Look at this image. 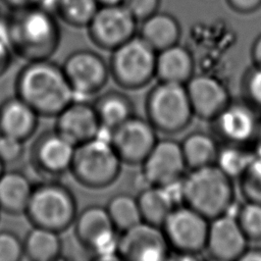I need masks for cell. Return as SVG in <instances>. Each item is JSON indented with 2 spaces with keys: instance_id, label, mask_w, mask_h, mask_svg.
Returning a JSON list of instances; mask_svg holds the SVG:
<instances>
[{
  "instance_id": "11",
  "label": "cell",
  "mask_w": 261,
  "mask_h": 261,
  "mask_svg": "<svg viewBox=\"0 0 261 261\" xmlns=\"http://www.w3.org/2000/svg\"><path fill=\"white\" fill-rule=\"evenodd\" d=\"M116 253L120 260L163 261L171 251L161 226L142 220L120 232Z\"/></svg>"
},
{
  "instance_id": "12",
  "label": "cell",
  "mask_w": 261,
  "mask_h": 261,
  "mask_svg": "<svg viewBox=\"0 0 261 261\" xmlns=\"http://www.w3.org/2000/svg\"><path fill=\"white\" fill-rule=\"evenodd\" d=\"M157 140L152 123L135 114L109 132V142L119 159L129 165L142 164Z\"/></svg>"
},
{
  "instance_id": "2",
  "label": "cell",
  "mask_w": 261,
  "mask_h": 261,
  "mask_svg": "<svg viewBox=\"0 0 261 261\" xmlns=\"http://www.w3.org/2000/svg\"><path fill=\"white\" fill-rule=\"evenodd\" d=\"M15 95L39 116L55 117L75 96L62 66L49 59L28 61L15 79Z\"/></svg>"
},
{
  "instance_id": "8",
  "label": "cell",
  "mask_w": 261,
  "mask_h": 261,
  "mask_svg": "<svg viewBox=\"0 0 261 261\" xmlns=\"http://www.w3.org/2000/svg\"><path fill=\"white\" fill-rule=\"evenodd\" d=\"M209 220L185 204L175 206L161 225L170 251L191 258L205 251Z\"/></svg>"
},
{
  "instance_id": "26",
  "label": "cell",
  "mask_w": 261,
  "mask_h": 261,
  "mask_svg": "<svg viewBox=\"0 0 261 261\" xmlns=\"http://www.w3.org/2000/svg\"><path fill=\"white\" fill-rule=\"evenodd\" d=\"M23 257L32 261H53L60 257L62 243L59 232L33 226L22 240Z\"/></svg>"
},
{
  "instance_id": "23",
  "label": "cell",
  "mask_w": 261,
  "mask_h": 261,
  "mask_svg": "<svg viewBox=\"0 0 261 261\" xmlns=\"http://www.w3.org/2000/svg\"><path fill=\"white\" fill-rule=\"evenodd\" d=\"M34 186L19 170H4L0 175V211L11 215L24 214Z\"/></svg>"
},
{
  "instance_id": "14",
  "label": "cell",
  "mask_w": 261,
  "mask_h": 261,
  "mask_svg": "<svg viewBox=\"0 0 261 261\" xmlns=\"http://www.w3.org/2000/svg\"><path fill=\"white\" fill-rule=\"evenodd\" d=\"M61 66L75 95L89 96L98 93L105 87L110 75L105 59L88 49L71 52Z\"/></svg>"
},
{
  "instance_id": "3",
  "label": "cell",
  "mask_w": 261,
  "mask_h": 261,
  "mask_svg": "<svg viewBox=\"0 0 261 261\" xmlns=\"http://www.w3.org/2000/svg\"><path fill=\"white\" fill-rule=\"evenodd\" d=\"M181 199L182 204L212 219L234 202L232 179L215 164L190 169L181 179Z\"/></svg>"
},
{
  "instance_id": "37",
  "label": "cell",
  "mask_w": 261,
  "mask_h": 261,
  "mask_svg": "<svg viewBox=\"0 0 261 261\" xmlns=\"http://www.w3.org/2000/svg\"><path fill=\"white\" fill-rule=\"evenodd\" d=\"M13 55L14 54L6 37L4 20L0 19V76H2L8 70L12 62Z\"/></svg>"
},
{
  "instance_id": "31",
  "label": "cell",
  "mask_w": 261,
  "mask_h": 261,
  "mask_svg": "<svg viewBox=\"0 0 261 261\" xmlns=\"http://www.w3.org/2000/svg\"><path fill=\"white\" fill-rule=\"evenodd\" d=\"M236 218L249 241H261V203L246 200Z\"/></svg>"
},
{
  "instance_id": "5",
  "label": "cell",
  "mask_w": 261,
  "mask_h": 261,
  "mask_svg": "<svg viewBox=\"0 0 261 261\" xmlns=\"http://www.w3.org/2000/svg\"><path fill=\"white\" fill-rule=\"evenodd\" d=\"M121 164L109 140L98 136L75 146L69 172L84 187L104 189L116 180Z\"/></svg>"
},
{
  "instance_id": "29",
  "label": "cell",
  "mask_w": 261,
  "mask_h": 261,
  "mask_svg": "<svg viewBox=\"0 0 261 261\" xmlns=\"http://www.w3.org/2000/svg\"><path fill=\"white\" fill-rule=\"evenodd\" d=\"M105 207L113 225L120 232L142 221L137 197L129 194L114 195Z\"/></svg>"
},
{
  "instance_id": "42",
  "label": "cell",
  "mask_w": 261,
  "mask_h": 261,
  "mask_svg": "<svg viewBox=\"0 0 261 261\" xmlns=\"http://www.w3.org/2000/svg\"><path fill=\"white\" fill-rule=\"evenodd\" d=\"M123 0H97L99 5H116L121 4Z\"/></svg>"
},
{
  "instance_id": "17",
  "label": "cell",
  "mask_w": 261,
  "mask_h": 261,
  "mask_svg": "<svg viewBox=\"0 0 261 261\" xmlns=\"http://www.w3.org/2000/svg\"><path fill=\"white\" fill-rule=\"evenodd\" d=\"M248 242L234 216L223 213L209 220L205 251L212 259L238 261Z\"/></svg>"
},
{
  "instance_id": "41",
  "label": "cell",
  "mask_w": 261,
  "mask_h": 261,
  "mask_svg": "<svg viewBox=\"0 0 261 261\" xmlns=\"http://www.w3.org/2000/svg\"><path fill=\"white\" fill-rule=\"evenodd\" d=\"M253 64H261V35H259L253 43L251 49Z\"/></svg>"
},
{
  "instance_id": "18",
  "label": "cell",
  "mask_w": 261,
  "mask_h": 261,
  "mask_svg": "<svg viewBox=\"0 0 261 261\" xmlns=\"http://www.w3.org/2000/svg\"><path fill=\"white\" fill-rule=\"evenodd\" d=\"M194 116L213 119L230 101L225 85L209 74H194L185 85Z\"/></svg>"
},
{
  "instance_id": "25",
  "label": "cell",
  "mask_w": 261,
  "mask_h": 261,
  "mask_svg": "<svg viewBox=\"0 0 261 261\" xmlns=\"http://www.w3.org/2000/svg\"><path fill=\"white\" fill-rule=\"evenodd\" d=\"M137 200L142 220L158 226L178 205L166 187L151 185L142 189Z\"/></svg>"
},
{
  "instance_id": "19",
  "label": "cell",
  "mask_w": 261,
  "mask_h": 261,
  "mask_svg": "<svg viewBox=\"0 0 261 261\" xmlns=\"http://www.w3.org/2000/svg\"><path fill=\"white\" fill-rule=\"evenodd\" d=\"M54 129L77 146L99 136L102 128L93 104L74 100L56 116Z\"/></svg>"
},
{
  "instance_id": "35",
  "label": "cell",
  "mask_w": 261,
  "mask_h": 261,
  "mask_svg": "<svg viewBox=\"0 0 261 261\" xmlns=\"http://www.w3.org/2000/svg\"><path fill=\"white\" fill-rule=\"evenodd\" d=\"M24 153V142L5 135H0V160L7 164L16 163Z\"/></svg>"
},
{
  "instance_id": "38",
  "label": "cell",
  "mask_w": 261,
  "mask_h": 261,
  "mask_svg": "<svg viewBox=\"0 0 261 261\" xmlns=\"http://www.w3.org/2000/svg\"><path fill=\"white\" fill-rule=\"evenodd\" d=\"M229 7L240 13H251L261 7V0H226Z\"/></svg>"
},
{
  "instance_id": "24",
  "label": "cell",
  "mask_w": 261,
  "mask_h": 261,
  "mask_svg": "<svg viewBox=\"0 0 261 261\" xmlns=\"http://www.w3.org/2000/svg\"><path fill=\"white\" fill-rule=\"evenodd\" d=\"M93 106L102 128L109 132L135 114L133 101L119 91L103 93L95 100Z\"/></svg>"
},
{
  "instance_id": "32",
  "label": "cell",
  "mask_w": 261,
  "mask_h": 261,
  "mask_svg": "<svg viewBox=\"0 0 261 261\" xmlns=\"http://www.w3.org/2000/svg\"><path fill=\"white\" fill-rule=\"evenodd\" d=\"M254 153L252 162L239 180L245 199L261 203V146Z\"/></svg>"
},
{
  "instance_id": "6",
  "label": "cell",
  "mask_w": 261,
  "mask_h": 261,
  "mask_svg": "<svg viewBox=\"0 0 261 261\" xmlns=\"http://www.w3.org/2000/svg\"><path fill=\"white\" fill-rule=\"evenodd\" d=\"M147 119L157 132L174 135L186 129L193 116L185 85L158 82L146 97Z\"/></svg>"
},
{
  "instance_id": "16",
  "label": "cell",
  "mask_w": 261,
  "mask_h": 261,
  "mask_svg": "<svg viewBox=\"0 0 261 261\" xmlns=\"http://www.w3.org/2000/svg\"><path fill=\"white\" fill-rule=\"evenodd\" d=\"M75 146L55 129L38 136L31 149V162L35 169L47 176H60L69 171Z\"/></svg>"
},
{
  "instance_id": "13",
  "label": "cell",
  "mask_w": 261,
  "mask_h": 261,
  "mask_svg": "<svg viewBox=\"0 0 261 261\" xmlns=\"http://www.w3.org/2000/svg\"><path fill=\"white\" fill-rule=\"evenodd\" d=\"M258 108L245 99L229 101L210 121L217 138L223 143L249 144L258 136L261 121Z\"/></svg>"
},
{
  "instance_id": "10",
  "label": "cell",
  "mask_w": 261,
  "mask_h": 261,
  "mask_svg": "<svg viewBox=\"0 0 261 261\" xmlns=\"http://www.w3.org/2000/svg\"><path fill=\"white\" fill-rule=\"evenodd\" d=\"M138 20L122 5H100L87 25L91 41L112 51L138 34Z\"/></svg>"
},
{
  "instance_id": "1",
  "label": "cell",
  "mask_w": 261,
  "mask_h": 261,
  "mask_svg": "<svg viewBox=\"0 0 261 261\" xmlns=\"http://www.w3.org/2000/svg\"><path fill=\"white\" fill-rule=\"evenodd\" d=\"M3 20L14 55L28 62L49 59L56 52L61 32L53 12L40 6H27L9 10Z\"/></svg>"
},
{
  "instance_id": "33",
  "label": "cell",
  "mask_w": 261,
  "mask_h": 261,
  "mask_svg": "<svg viewBox=\"0 0 261 261\" xmlns=\"http://www.w3.org/2000/svg\"><path fill=\"white\" fill-rule=\"evenodd\" d=\"M244 99L258 109L261 108V64H253L242 82Z\"/></svg>"
},
{
  "instance_id": "30",
  "label": "cell",
  "mask_w": 261,
  "mask_h": 261,
  "mask_svg": "<svg viewBox=\"0 0 261 261\" xmlns=\"http://www.w3.org/2000/svg\"><path fill=\"white\" fill-rule=\"evenodd\" d=\"M99 6L97 0H58L54 13L71 27L87 28Z\"/></svg>"
},
{
  "instance_id": "27",
  "label": "cell",
  "mask_w": 261,
  "mask_h": 261,
  "mask_svg": "<svg viewBox=\"0 0 261 261\" xmlns=\"http://www.w3.org/2000/svg\"><path fill=\"white\" fill-rule=\"evenodd\" d=\"M182 155L189 169L214 164L219 145L214 136L205 132H192L180 142Z\"/></svg>"
},
{
  "instance_id": "36",
  "label": "cell",
  "mask_w": 261,
  "mask_h": 261,
  "mask_svg": "<svg viewBox=\"0 0 261 261\" xmlns=\"http://www.w3.org/2000/svg\"><path fill=\"white\" fill-rule=\"evenodd\" d=\"M121 4L140 22L159 10L160 0H123Z\"/></svg>"
},
{
  "instance_id": "28",
  "label": "cell",
  "mask_w": 261,
  "mask_h": 261,
  "mask_svg": "<svg viewBox=\"0 0 261 261\" xmlns=\"http://www.w3.org/2000/svg\"><path fill=\"white\" fill-rule=\"evenodd\" d=\"M254 150L248 144L223 143L219 146L215 165L229 178L240 179L254 158Z\"/></svg>"
},
{
  "instance_id": "4",
  "label": "cell",
  "mask_w": 261,
  "mask_h": 261,
  "mask_svg": "<svg viewBox=\"0 0 261 261\" xmlns=\"http://www.w3.org/2000/svg\"><path fill=\"white\" fill-rule=\"evenodd\" d=\"M77 214L74 195L64 185L48 180L34 186L24 215L33 226L61 232L73 224Z\"/></svg>"
},
{
  "instance_id": "7",
  "label": "cell",
  "mask_w": 261,
  "mask_h": 261,
  "mask_svg": "<svg viewBox=\"0 0 261 261\" xmlns=\"http://www.w3.org/2000/svg\"><path fill=\"white\" fill-rule=\"evenodd\" d=\"M111 52L109 72L122 89L144 88L155 76L157 52L138 34Z\"/></svg>"
},
{
  "instance_id": "9",
  "label": "cell",
  "mask_w": 261,
  "mask_h": 261,
  "mask_svg": "<svg viewBox=\"0 0 261 261\" xmlns=\"http://www.w3.org/2000/svg\"><path fill=\"white\" fill-rule=\"evenodd\" d=\"M74 233L79 243L93 258L119 259L116 253V228L106 207L90 205L77 212L74 219Z\"/></svg>"
},
{
  "instance_id": "20",
  "label": "cell",
  "mask_w": 261,
  "mask_h": 261,
  "mask_svg": "<svg viewBox=\"0 0 261 261\" xmlns=\"http://www.w3.org/2000/svg\"><path fill=\"white\" fill-rule=\"evenodd\" d=\"M39 115L16 95L0 104V135L25 142L38 127Z\"/></svg>"
},
{
  "instance_id": "43",
  "label": "cell",
  "mask_w": 261,
  "mask_h": 261,
  "mask_svg": "<svg viewBox=\"0 0 261 261\" xmlns=\"http://www.w3.org/2000/svg\"><path fill=\"white\" fill-rule=\"evenodd\" d=\"M4 167H5L4 163L0 160V175H1V174H2V172L5 170V169H4Z\"/></svg>"
},
{
  "instance_id": "34",
  "label": "cell",
  "mask_w": 261,
  "mask_h": 261,
  "mask_svg": "<svg viewBox=\"0 0 261 261\" xmlns=\"http://www.w3.org/2000/svg\"><path fill=\"white\" fill-rule=\"evenodd\" d=\"M22 258V240L11 230H0V261H18Z\"/></svg>"
},
{
  "instance_id": "39",
  "label": "cell",
  "mask_w": 261,
  "mask_h": 261,
  "mask_svg": "<svg viewBox=\"0 0 261 261\" xmlns=\"http://www.w3.org/2000/svg\"><path fill=\"white\" fill-rule=\"evenodd\" d=\"M9 10L27 6H39L41 0H0Z\"/></svg>"
},
{
  "instance_id": "21",
  "label": "cell",
  "mask_w": 261,
  "mask_h": 261,
  "mask_svg": "<svg viewBox=\"0 0 261 261\" xmlns=\"http://www.w3.org/2000/svg\"><path fill=\"white\" fill-rule=\"evenodd\" d=\"M194 69L192 53L178 43L157 52L155 76L160 82L186 85L195 74Z\"/></svg>"
},
{
  "instance_id": "22",
  "label": "cell",
  "mask_w": 261,
  "mask_h": 261,
  "mask_svg": "<svg viewBox=\"0 0 261 261\" xmlns=\"http://www.w3.org/2000/svg\"><path fill=\"white\" fill-rule=\"evenodd\" d=\"M140 22L138 35L156 52L175 45L179 41L180 24L170 13L158 10Z\"/></svg>"
},
{
  "instance_id": "40",
  "label": "cell",
  "mask_w": 261,
  "mask_h": 261,
  "mask_svg": "<svg viewBox=\"0 0 261 261\" xmlns=\"http://www.w3.org/2000/svg\"><path fill=\"white\" fill-rule=\"evenodd\" d=\"M238 261H261V248H248L242 253Z\"/></svg>"
},
{
  "instance_id": "15",
  "label": "cell",
  "mask_w": 261,
  "mask_h": 261,
  "mask_svg": "<svg viewBox=\"0 0 261 261\" xmlns=\"http://www.w3.org/2000/svg\"><path fill=\"white\" fill-rule=\"evenodd\" d=\"M141 165L142 177L147 185L159 187L179 181L188 168L180 142L172 139H158Z\"/></svg>"
}]
</instances>
